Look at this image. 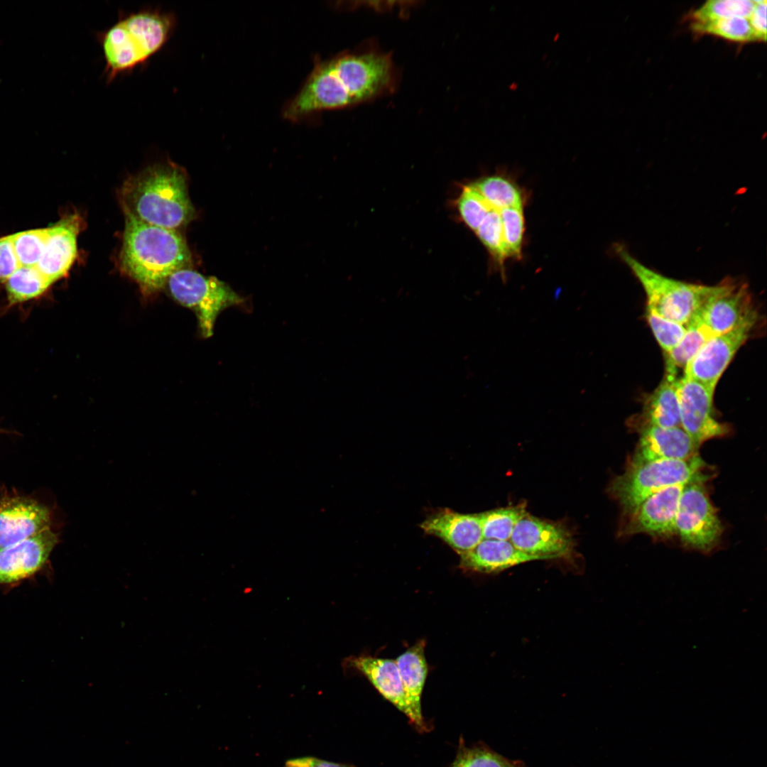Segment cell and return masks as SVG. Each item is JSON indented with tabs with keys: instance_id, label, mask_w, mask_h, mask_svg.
<instances>
[{
	"instance_id": "4dcf8cb0",
	"label": "cell",
	"mask_w": 767,
	"mask_h": 767,
	"mask_svg": "<svg viewBox=\"0 0 767 767\" xmlns=\"http://www.w3.org/2000/svg\"><path fill=\"white\" fill-rule=\"evenodd\" d=\"M504 242L507 257H521L524 234L523 207H510L499 211Z\"/></svg>"
},
{
	"instance_id": "e0dca14e",
	"label": "cell",
	"mask_w": 767,
	"mask_h": 767,
	"mask_svg": "<svg viewBox=\"0 0 767 767\" xmlns=\"http://www.w3.org/2000/svg\"><path fill=\"white\" fill-rule=\"evenodd\" d=\"M637 429L639 438L629 464L686 460L698 455L699 447L681 427L644 426Z\"/></svg>"
},
{
	"instance_id": "d6986e66",
	"label": "cell",
	"mask_w": 767,
	"mask_h": 767,
	"mask_svg": "<svg viewBox=\"0 0 767 767\" xmlns=\"http://www.w3.org/2000/svg\"><path fill=\"white\" fill-rule=\"evenodd\" d=\"M343 665L364 675L380 694L412 721V713L396 660L371 656H352L347 658Z\"/></svg>"
},
{
	"instance_id": "f1b7e54d",
	"label": "cell",
	"mask_w": 767,
	"mask_h": 767,
	"mask_svg": "<svg viewBox=\"0 0 767 767\" xmlns=\"http://www.w3.org/2000/svg\"><path fill=\"white\" fill-rule=\"evenodd\" d=\"M754 6V0H711L695 10L691 19L692 22H706L731 17L749 18Z\"/></svg>"
},
{
	"instance_id": "8992f818",
	"label": "cell",
	"mask_w": 767,
	"mask_h": 767,
	"mask_svg": "<svg viewBox=\"0 0 767 767\" xmlns=\"http://www.w3.org/2000/svg\"><path fill=\"white\" fill-rule=\"evenodd\" d=\"M615 250L641 285L646 310L664 318L687 325L711 290L712 285L684 282L648 268L620 244Z\"/></svg>"
},
{
	"instance_id": "5bb4252c",
	"label": "cell",
	"mask_w": 767,
	"mask_h": 767,
	"mask_svg": "<svg viewBox=\"0 0 767 767\" xmlns=\"http://www.w3.org/2000/svg\"><path fill=\"white\" fill-rule=\"evenodd\" d=\"M58 543L50 528L0 550V584L16 586L43 568Z\"/></svg>"
},
{
	"instance_id": "4316f807",
	"label": "cell",
	"mask_w": 767,
	"mask_h": 767,
	"mask_svg": "<svg viewBox=\"0 0 767 767\" xmlns=\"http://www.w3.org/2000/svg\"><path fill=\"white\" fill-rule=\"evenodd\" d=\"M691 28L697 33L713 35L734 42L756 41L749 19L743 17L692 22Z\"/></svg>"
},
{
	"instance_id": "9a60e30c",
	"label": "cell",
	"mask_w": 767,
	"mask_h": 767,
	"mask_svg": "<svg viewBox=\"0 0 767 767\" xmlns=\"http://www.w3.org/2000/svg\"><path fill=\"white\" fill-rule=\"evenodd\" d=\"M49 508L36 500L14 496L0 502V550L50 528Z\"/></svg>"
},
{
	"instance_id": "7c38bea8",
	"label": "cell",
	"mask_w": 767,
	"mask_h": 767,
	"mask_svg": "<svg viewBox=\"0 0 767 767\" xmlns=\"http://www.w3.org/2000/svg\"><path fill=\"white\" fill-rule=\"evenodd\" d=\"M685 485L678 484L663 489L623 516L619 534L625 536L646 534L660 539L675 535V516Z\"/></svg>"
},
{
	"instance_id": "cb8c5ba5",
	"label": "cell",
	"mask_w": 767,
	"mask_h": 767,
	"mask_svg": "<svg viewBox=\"0 0 767 767\" xmlns=\"http://www.w3.org/2000/svg\"><path fill=\"white\" fill-rule=\"evenodd\" d=\"M51 285L36 266H20L5 282L9 303L13 305L39 298Z\"/></svg>"
},
{
	"instance_id": "d6a6232c",
	"label": "cell",
	"mask_w": 767,
	"mask_h": 767,
	"mask_svg": "<svg viewBox=\"0 0 767 767\" xmlns=\"http://www.w3.org/2000/svg\"><path fill=\"white\" fill-rule=\"evenodd\" d=\"M458 208L464 222L475 232L492 209L472 185L464 187Z\"/></svg>"
},
{
	"instance_id": "4fadbf2b",
	"label": "cell",
	"mask_w": 767,
	"mask_h": 767,
	"mask_svg": "<svg viewBox=\"0 0 767 767\" xmlns=\"http://www.w3.org/2000/svg\"><path fill=\"white\" fill-rule=\"evenodd\" d=\"M509 540L519 550L540 560L568 558L575 546L572 535L563 526L528 513L518 521Z\"/></svg>"
},
{
	"instance_id": "2e32d148",
	"label": "cell",
	"mask_w": 767,
	"mask_h": 767,
	"mask_svg": "<svg viewBox=\"0 0 767 767\" xmlns=\"http://www.w3.org/2000/svg\"><path fill=\"white\" fill-rule=\"evenodd\" d=\"M82 227L80 216L71 214L46 228L43 251L36 267L52 284L64 277L72 266L77 253V239Z\"/></svg>"
},
{
	"instance_id": "5b68a950",
	"label": "cell",
	"mask_w": 767,
	"mask_h": 767,
	"mask_svg": "<svg viewBox=\"0 0 767 767\" xmlns=\"http://www.w3.org/2000/svg\"><path fill=\"white\" fill-rule=\"evenodd\" d=\"M705 467L698 455L686 460L628 464L625 472L611 482L609 494L618 502L624 516L663 489L695 481L706 482L709 476L704 472Z\"/></svg>"
},
{
	"instance_id": "d4e9b609",
	"label": "cell",
	"mask_w": 767,
	"mask_h": 767,
	"mask_svg": "<svg viewBox=\"0 0 767 767\" xmlns=\"http://www.w3.org/2000/svg\"><path fill=\"white\" fill-rule=\"evenodd\" d=\"M472 186L492 209L500 211L506 208L523 207V198L521 190L514 183L504 176H489L472 184Z\"/></svg>"
},
{
	"instance_id": "484cf974",
	"label": "cell",
	"mask_w": 767,
	"mask_h": 767,
	"mask_svg": "<svg viewBox=\"0 0 767 767\" xmlns=\"http://www.w3.org/2000/svg\"><path fill=\"white\" fill-rule=\"evenodd\" d=\"M526 513L523 503L479 513L483 538L509 540L516 523Z\"/></svg>"
},
{
	"instance_id": "ffe728a7",
	"label": "cell",
	"mask_w": 767,
	"mask_h": 767,
	"mask_svg": "<svg viewBox=\"0 0 767 767\" xmlns=\"http://www.w3.org/2000/svg\"><path fill=\"white\" fill-rule=\"evenodd\" d=\"M459 566L467 571L498 573L520 564L540 560L517 549L510 540L483 539L473 549L459 554Z\"/></svg>"
},
{
	"instance_id": "7402d4cb",
	"label": "cell",
	"mask_w": 767,
	"mask_h": 767,
	"mask_svg": "<svg viewBox=\"0 0 767 767\" xmlns=\"http://www.w3.org/2000/svg\"><path fill=\"white\" fill-rule=\"evenodd\" d=\"M677 374L665 372L664 379L646 398L637 421L631 424L636 428L656 426L665 428L680 427L677 395Z\"/></svg>"
},
{
	"instance_id": "ac0fdd59",
	"label": "cell",
	"mask_w": 767,
	"mask_h": 767,
	"mask_svg": "<svg viewBox=\"0 0 767 767\" xmlns=\"http://www.w3.org/2000/svg\"><path fill=\"white\" fill-rule=\"evenodd\" d=\"M420 527L425 533L441 538L459 554L469 551L484 539L479 514L443 510L426 518Z\"/></svg>"
},
{
	"instance_id": "3957f363",
	"label": "cell",
	"mask_w": 767,
	"mask_h": 767,
	"mask_svg": "<svg viewBox=\"0 0 767 767\" xmlns=\"http://www.w3.org/2000/svg\"><path fill=\"white\" fill-rule=\"evenodd\" d=\"M124 213L121 268L143 291L159 290L171 274L190 264L186 241L178 230L149 224Z\"/></svg>"
},
{
	"instance_id": "277c9868",
	"label": "cell",
	"mask_w": 767,
	"mask_h": 767,
	"mask_svg": "<svg viewBox=\"0 0 767 767\" xmlns=\"http://www.w3.org/2000/svg\"><path fill=\"white\" fill-rule=\"evenodd\" d=\"M176 25L174 13L158 7L120 14L112 26L97 33L107 82L146 63L166 44Z\"/></svg>"
},
{
	"instance_id": "836d02e7",
	"label": "cell",
	"mask_w": 767,
	"mask_h": 767,
	"mask_svg": "<svg viewBox=\"0 0 767 767\" xmlns=\"http://www.w3.org/2000/svg\"><path fill=\"white\" fill-rule=\"evenodd\" d=\"M646 319L653 335L665 354L680 342L686 332V325L664 318L646 310Z\"/></svg>"
},
{
	"instance_id": "ba28073f",
	"label": "cell",
	"mask_w": 767,
	"mask_h": 767,
	"mask_svg": "<svg viewBox=\"0 0 767 767\" xmlns=\"http://www.w3.org/2000/svg\"><path fill=\"white\" fill-rule=\"evenodd\" d=\"M705 482L695 481L684 486L675 516V533L684 548L709 554L720 544L724 528Z\"/></svg>"
},
{
	"instance_id": "52a82bcc",
	"label": "cell",
	"mask_w": 767,
	"mask_h": 767,
	"mask_svg": "<svg viewBox=\"0 0 767 767\" xmlns=\"http://www.w3.org/2000/svg\"><path fill=\"white\" fill-rule=\"evenodd\" d=\"M172 296L196 314L202 336L210 337L219 314L224 309L239 305L244 298L226 283L216 277H206L184 268L175 271L167 281Z\"/></svg>"
},
{
	"instance_id": "603a6c76",
	"label": "cell",
	"mask_w": 767,
	"mask_h": 767,
	"mask_svg": "<svg viewBox=\"0 0 767 767\" xmlns=\"http://www.w3.org/2000/svg\"><path fill=\"white\" fill-rule=\"evenodd\" d=\"M714 335L695 315L686 325V332L669 353L665 354V371L677 374L678 369H685L687 363L697 354L702 346Z\"/></svg>"
},
{
	"instance_id": "6da1fadb",
	"label": "cell",
	"mask_w": 767,
	"mask_h": 767,
	"mask_svg": "<svg viewBox=\"0 0 767 767\" xmlns=\"http://www.w3.org/2000/svg\"><path fill=\"white\" fill-rule=\"evenodd\" d=\"M396 83L389 54L377 50L342 53L315 62L283 114L296 121L317 111L351 107L391 92Z\"/></svg>"
},
{
	"instance_id": "8d00e7d4",
	"label": "cell",
	"mask_w": 767,
	"mask_h": 767,
	"mask_svg": "<svg viewBox=\"0 0 767 767\" xmlns=\"http://www.w3.org/2000/svg\"><path fill=\"white\" fill-rule=\"evenodd\" d=\"M283 767H356L352 765L328 761L311 756L292 758L287 761Z\"/></svg>"
},
{
	"instance_id": "83f0119b",
	"label": "cell",
	"mask_w": 767,
	"mask_h": 767,
	"mask_svg": "<svg viewBox=\"0 0 767 767\" xmlns=\"http://www.w3.org/2000/svg\"><path fill=\"white\" fill-rule=\"evenodd\" d=\"M450 767H525L521 761L511 760L484 744L466 747L462 744Z\"/></svg>"
},
{
	"instance_id": "8fae6325",
	"label": "cell",
	"mask_w": 767,
	"mask_h": 767,
	"mask_svg": "<svg viewBox=\"0 0 767 767\" xmlns=\"http://www.w3.org/2000/svg\"><path fill=\"white\" fill-rule=\"evenodd\" d=\"M757 320L756 316L727 332L712 337L685 366L683 376L715 391L735 354L749 339Z\"/></svg>"
},
{
	"instance_id": "9c48e42d",
	"label": "cell",
	"mask_w": 767,
	"mask_h": 767,
	"mask_svg": "<svg viewBox=\"0 0 767 767\" xmlns=\"http://www.w3.org/2000/svg\"><path fill=\"white\" fill-rule=\"evenodd\" d=\"M696 315L713 335L727 332L758 316L747 285L733 278L712 285Z\"/></svg>"
},
{
	"instance_id": "44dd1931",
	"label": "cell",
	"mask_w": 767,
	"mask_h": 767,
	"mask_svg": "<svg viewBox=\"0 0 767 767\" xmlns=\"http://www.w3.org/2000/svg\"><path fill=\"white\" fill-rule=\"evenodd\" d=\"M425 646V641L421 640L396 660L412 713L411 722L419 731L427 729L421 710V695L428 674Z\"/></svg>"
},
{
	"instance_id": "30bf717a",
	"label": "cell",
	"mask_w": 767,
	"mask_h": 767,
	"mask_svg": "<svg viewBox=\"0 0 767 767\" xmlns=\"http://www.w3.org/2000/svg\"><path fill=\"white\" fill-rule=\"evenodd\" d=\"M714 391L682 376L677 382L680 427L699 447L704 442L727 435L729 426L714 415Z\"/></svg>"
},
{
	"instance_id": "d590c367",
	"label": "cell",
	"mask_w": 767,
	"mask_h": 767,
	"mask_svg": "<svg viewBox=\"0 0 767 767\" xmlns=\"http://www.w3.org/2000/svg\"><path fill=\"white\" fill-rule=\"evenodd\" d=\"M753 11L749 17V21L754 31L756 41L766 40V0L755 1Z\"/></svg>"
},
{
	"instance_id": "1f68e13d",
	"label": "cell",
	"mask_w": 767,
	"mask_h": 767,
	"mask_svg": "<svg viewBox=\"0 0 767 767\" xmlns=\"http://www.w3.org/2000/svg\"><path fill=\"white\" fill-rule=\"evenodd\" d=\"M476 233L492 256L501 265V268H504V263L507 255L499 211L491 209Z\"/></svg>"
},
{
	"instance_id": "e575fe53",
	"label": "cell",
	"mask_w": 767,
	"mask_h": 767,
	"mask_svg": "<svg viewBox=\"0 0 767 767\" xmlns=\"http://www.w3.org/2000/svg\"><path fill=\"white\" fill-rule=\"evenodd\" d=\"M11 235L0 238V283H5L19 267Z\"/></svg>"
},
{
	"instance_id": "7a4b0ae2",
	"label": "cell",
	"mask_w": 767,
	"mask_h": 767,
	"mask_svg": "<svg viewBox=\"0 0 767 767\" xmlns=\"http://www.w3.org/2000/svg\"><path fill=\"white\" fill-rule=\"evenodd\" d=\"M124 212L138 219L178 230L195 216L181 167L170 162L151 165L130 177L121 190Z\"/></svg>"
},
{
	"instance_id": "f546056e",
	"label": "cell",
	"mask_w": 767,
	"mask_h": 767,
	"mask_svg": "<svg viewBox=\"0 0 767 767\" xmlns=\"http://www.w3.org/2000/svg\"><path fill=\"white\" fill-rule=\"evenodd\" d=\"M46 228L29 229L11 235L13 246L19 266H36L42 256Z\"/></svg>"
}]
</instances>
